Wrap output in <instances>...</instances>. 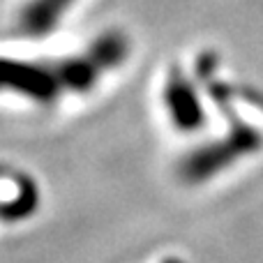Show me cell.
<instances>
[{
    "mask_svg": "<svg viewBox=\"0 0 263 263\" xmlns=\"http://www.w3.org/2000/svg\"><path fill=\"white\" fill-rule=\"evenodd\" d=\"M164 263H180V261H176V259H171V261H164Z\"/></svg>",
    "mask_w": 263,
    "mask_h": 263,
    "instance_id": "5b68a950",
    "label": "cell"
},
{
    "mask_svg": "<svg viewBox=\"0 0 263 263\" xmlns=\"http://www.w3.org/2000/svg\"><path fill=\"white\" fill-rule=\"evenodd\" d=\"M40 205V190L30 178H18V190L12 199L0 201V222H23L32 217Z\"/></svg>",
    "mask_w": 263,
    "mask_h": 263,
    "instance_id": "277c9868",
    "label": "cell"
},
{
    "mask_svg": "<svg viewBox=\"0 0 263 263\" xmlns=\"http://www.w3.org/2000/svg\"><path fill=\"white\" fill-rule=\"evenodd\" d=\"M164 106L168 111L171 123L182 132H194L205 123V111L201 106L199 95L180 69H171V74L166 77Z\"/></svg>",
    "mask_w": 263,
    "mask_h": 263,
    "instance_id": "7a4b0ae2",
    "label": "cell"
},
{
    "mask_svg": "<svg viewBox=\"0 0 263 263\" xmlns=\"http://www.w3.org/2000/svg\"><path fill=\"white\" fill-rule=\"evenodd\" d=\"M77 0H28L18 14V28L28 37H44L53 32Z\"/></svg>",
    "mask_w": 263,
    "mask_h": 263,
    "instance_id": "3957f363",
    "label": "cell"
},
{
    "mask_svg": "<svg viewBox=\"0 0 263 263\" xmlns=\"http://www.w3.org/2000/svg\"><path fill=\"white\" fill-rule=\"evenodd\" d=\"M227 114L231 118V129L224 139L213 141L208 145L196 148L190 157H185V162L180 164V176L187 182H205L210 178H215L217 173H222L224 168H229L231 164H236L238 159L254 155L259 148H263V134L252 125L236 120V114L229 106V100L224 102Z\"/></svg>",
    "mask_w": 263,
    "mask_h": 263,
    "instance_id": "6da1fadb",
    "label": "cell"
}]
</instances>
